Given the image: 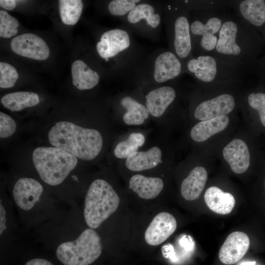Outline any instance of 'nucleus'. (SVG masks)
Masks as SVG:
<instances>
[{
	"label": "nucleus",
	"mask_w": 265,
	"mask_h": 265,
	"mask_svg": "<svg viewBox=\"0 0 265 265\" xmlns=\"http://www.w3.org/2000/svg\"><path fill=\"white\" fill-rule=\"evenodd\" d=\"M48 138L54 147L61 149L84 160L94 159L103 147L101 133L67 121H60L52 127Z\"/></svg>",
	"instance_id": "nucleus-1"
},
{
	"label": "nucleus",
	"mask_w": 265,
	"mask_h": 265,
	"mask_svg": "<svg viewBox=\"0 0 265 265\" xmlns=\"http://www.w3.org/2000/svg\"><path fill=\"white\" fill-rule=\"evenodd\" d=\"M32 160L40 178L53 186L61 184L78 163L76 157L56 147L36 148Z\"/></svg>",
	"instance_id": "nucleus-2"
},
{
	"label": "nucleus",
	"mask_w": 265,
	"mask_h": 265,
	"mask_svg": "<svg viewBox=\"0 0 265 265\" xmlns=\"http://www.w3.org/2000/svg\"><path fill=\"white\" fill-rule=\"evenodd\" d=\"M120 198L111 186L103 179L90 185L84 202L83 216L87 226L96 229L117 209Z\"/></svg>",
	"instance_id": "nucleus-3"
},
{
	"label": "nucleus",
	"mask_w": 265,
	"mask_h": 265,
	"mask_svg": "<svg viewBox=\"0 0 265 265\" xmlns=\"http://www.w3.org/2000/svg\"><path fill=\"white\" fill-rule=\"evenodd\" d=\"M102 251L101 237L89 228L75 240L61 243L56 249V255L64 265H89L100 256Z\"/></svg>",
	"instance_id": "nucleus-4"
},
{
	"label": "nucleus",
	"mask_w": 265,
	"mask_h": 265,
	"mask_svg": "<svg viewBox=\"0 0 265 265\" xmlns=\"http://www.w3.org/2000/svg\"><path fill=\"white\" fill-rule=\"evenodd\" d=\"M10 47L15 53L35 60H46L50 55V50L45 41L32 33H24L14 37Z\"/></svg>",
	"instance_id": "nucleus-5"
},
{
	"label": "nucleus",
	"mask_w": 265,
	"mask_h": 265,
	"mask_svg": "<svg viewBox=\"0 0 265 265\" xmlns=\"http://www.w3.org/2000/svg\"><path fill=\"white\" fill-rule=\"evenodd\" d=\"M175 218L167 212L157 214L146 229L144 238L149 245H158L165 241L175 231Z\"/></svg>",
	"instance_id": "nucleus-6"
},
{
	"label": "nucleus",
	"mask_w": 265,
	"mask_h": 265,
	"mask_svg": "<svg viewBox=\"0 0 265 265\" xmlns=\"http://www.w3.org/2000/svg\"><path fill=\"white\" fill-rule=\"evenodd\" d=\"M43 191V187L37 180L22 178L15 183L13 196L18 206L25 211L31 209L38 202Z\"/></svg>",
	"instance_id": "nucleus-7"
},
{
	"label": "nucleus",
	"mask_w": 265,
	"mask_h": 265,
	"mask_svg": "<svg viewBox=\"0 0 265 265\" xmlns=\"http://www.w3.org/2000/svg\"><path fill=\"white\" fill-rule=\"evenodd\" d=\"M250 240L244 233L236 231L226 238L219 252L220 261L225 265H233L240 260L247 252Z\"/></svg>",
	"instance_id": "nucleus-8"
},
{
	"label": "nucleus",
	"mask_w": 265,
	"mask_h": 265,
	"mask_svg": "<svg viewBox=\"0 0 265 265\" xmlns=\"http://www.w3.org/2000/svg\"><path fill=\"white\" fill-rule=\"evenodd\" d=\"M235 106L233 96L223 94L200 103L194 111L195 118L204 121L226 115L231 112Z\"/></svg>",
	"instance_id": "nucleus-9"
},
{
	"label": "nucleus",
	"mask_w": 265,
	"mask_h": 265,
	"mask_svg": "<svg viewBox=\"0 0 265 265\" xmlns=\"http://www.w3.org/2000/svg\"><path fill=\"white\" fill-rule=\"evenodd\" d=\"M130 40L128 33L122 29H114L104 32L96 45L101 57L108 60L128 48Z\"/></svg>",
	"instance_id": "nucleus-10"
},
{
	"label": "nucleus",
	"mask_w": 265,
	"mask_h": 265,
	"mask_svg": "<svg viewBox=\"0 0 265 265\" xmlns=\"http://www.w3.org/2000/svg\"><path fill=\"white\" fill-rule=\"evenodd\" d=\"M223 157L236 174L245 172L250 165V153L246 144L240 139H234L223 149Z\"/></svg>",
	"instance_id": "nucleus-11"
},
{
	"label": "nucleus",
	"mask_w": 265,
	"mask_h": 265,
	"mask_svg": "<svg viewBox=\"0 0 265 265\" xmlns=\"http://www.w3.org/2000/svg\"><path fill=\"white\" fill-rule=\"evenodd\" d=\"M238 32V26L236 22L229 20L222 23L215 47L216 51L228 56H239L241 53L242 48L237 43Z\"/></svg>",
	"instance_id": "nucleus-12"
},
{
	"label": "nucleus",
	"mask_w": 265,
	"mask_h": 265,
	"mask_svg": "<svg viewBox=\"0 0 265 265\" xmlns=\"http://www.w3.org/2000/svg\"><path fill=\"white\" fill-rule=\"evenodd\" d=\"M222 25L220 18L212 17L205 23L198 20L194 21L191 25L190 30L193 34L201 36L200 45L202 48L206 51H211L215 49L218 40L215 34L219 32Z\"/></svg>",
	"instance_id": "nucleus-13"
},
{
	"label": "nucleus",
	"mask_w": 265,
	"mask_h": 265,
	"mask_svg": "<svg viewBox=\"0 0 265 265\" xmlns=\"http://www.w3.org/2000/svg\"><path fill=\"white\" fill-rule=\"evenodd\" d=\"M175 97L176 92L170 86H162L151 91L145 96L149 114L156 117L161 116Z\"/></svg>",
	"instance_id": "nucleus-14"
},
{
	"label": "nucleus",
	"mask_w": 265,
	"mask_h": 265,
	"mask_svg": "<svg viewBox=\"0 0 265 265\" xmlns=\"http://www.w3.org/2000/svg\"><path fill=\"white\" fill-rule=\"evenodd\" d=\"M181 67L180 61L173 53H163L155 60L154 79L159 83L173 79L180 74Z\"/></svg>",
	"instance_id": "nucleus-15"
},
{
	"label": "nucleus",
	"mask_w": 265,
	"mask_h": 265,
	"mask_svg": "<svg viewBox=\"0 0 265 265\" xmlns=\"http://www.w3.org/2000/svg\"><path fill=\"white\" fill-rule=\"evenodd\" d=\"M163 186V181L157 177H147L136 174L132 176L129 181V188L144 199H152L157 197Z\"/></svg>",
	"instance_id": "nucleus-16"
},
{
	"label": "nucleus",
	"mask_w": 265,
	"mask_h": 265,
	"mask_svg": "<svg viewBox=\"0 0 265 265\" xmlns=\"http://www.w3.org/2000/svg\"><path fill=\"white\" fill-rule=\"evenodd\" d=\"M207 179L208 174L205 168L197 166L193 168L182 183V196L188 201L197 199L206 185Z\"/></svg>",
	"instance_id": "nucleus-17"
},
{
	"label": "nucleus",
	"mask_w": 265,
	"mask_h": 265,
	"mask_svg": "<svg viewBox=\"0 0 265 265\" xmlns=\"http://www.w3.org/2000/svg\"><path fill=\"white\" fill-rule=\"evenodd\" d=\"M162 152L157 146L145 151L137 152L127 158L125 164L127 168L133 171H141L156 167L161 162Z\"/></svg>",
	"instance_id": "nucleus-18"
},
{
	"label": "nucleus",
	"mask_w": 265,
	"mask_h": 265,
	"mask_svg": "<svg viewBox=\"0 0 265 265\" xmlns=\"http://www.w3.org/2000/svg\"><path fill=\"white\" fill-rule=\"evenodd\" d=\"M204 199L211 210L221 214L230 213L235 205V199L232 194L224 192L216 186H212L207 189Z\"/></svg>",
	"instance_id": "nucleus-19"
},
{
	"label": "nucleus",
	"mask_w": 265,
	"mask_h": 265,
	"mask_svg": "<svg viewBox=\"0 0 265 265\" xmlns=\"http://www.w3.org/2000/svg\"><path fill=\"white\" fill-rule=\"evenodd\" d=\"M187 67L197 79L204 82L212 81L217 74L216 60L208 55H200L196 58L190 59Z\"/></svg>",
	"instance_id": "nucleus-20"
},
{
	"label": "nucleus",
	"mask_w": 265,
	"mask_h": 265,
	"mask_svg": "<svg viewBox=\"0 0 265 265\" xmlns=\"http://www.w3.org/2000/svg\"><path fill=\"white\" fill-rule=\"evenodd\" d=\"M229 122V118L227 115L201 121L192 128L190 132L191 138L196 142L204 141L224 130Z\"/></svg>",
	"instance_id": "nucleus-21"
},
{
	"label": "nucleus",
	"mask_w": 265,
	"mask_h": 265,
	"mask_svg": "<svg viewBox=\"0 0 265 265\" xmlns=\"http://www.w3.org/2000/svg\"><path fill=\"white\" fill-rule=\"evenodd\" d=\"M73 84L79 89H90L98 83V74L91 69L83 61H75L71 67Z\"/></svg>",
	"instance_id": "nucleus-22"
},
{
	"label": "nucleus",
	"mask_w": 265,
	"mask_h": 265,
	"mask_svg": "<svg viewBox=\"0 0 265 265\" xmlns=\"http://www.w3.org/2000/svg\"><path fill=\"white\" fill-rule=\"evenodd\" d=\"M174 31V45L176 53L179 57L186 58L191 50L189 26L186 17L180 16L176 20Z\"/></svg>",
	"instance_id": "nucleus-23"
},
{
	"label": "nucleus",
	"mask_w": 265,
	"mask_h": 265,
	"mask_svg": "<svg viewBox=\"0 0 265 265\" xmlns=\"http://www.w3.org/2000/svg\"><path fill=\"white\" fill-rule=\"evenodd\" d=\"M2 105L12 111H19L38 105V95L34 92L20 91L7 94L1 99Z\"/></svg>",
	"instance_id": "nucleus-24"
},
{
	"label": "nucleus",
	"mask_w": 265,
	"mask_h": 265,
	"mask_svg": "<svg viewBox=\"0 0 265 265\" xmlns=\"http://www.w3.org/2000/svg\"><path fill=\"white\" fill-rule=\"evenodd\" d=\"M120 103L121 106L127 110L123 117L126 124L141 125L148 118L149 113L147 107L133 98L129 96L125 97L121 99Z\"/></svg>",
	"instance_id": "nucleus-25"
},
{
	"label": "nucleus",
	"mask_w": 265,
	"mask_h": 265,
	"mask_svg": "<svg viewBox=\"0 0 265 265\" xmlns=\"http://www.w3.org/2000/svg\"><path fill=\"white\" fill-rule=\"evenodd\" d=\"M240 14L252 25L260 26L265 23V1L245 0L239 3Z\"/></svg>",
	"instance_id": "nucleus-26"
},
{
	"label": "nucleus",
	"mask_w": 265,
	"mask_h": 265,
	"mask_svg": "<svg viewBox=\"0 0 265 265\" xmlns=\"http://www.w3.org/2000/svg\"><path fill=\"white\" fill-rule=\"evenodd\" d=\"M145 139L143 134L139 132H132L128 138L119 142L115 148L114 154L119 159H127L133 155L139 147L145 143Z\"/></svg>",
	"instance_id": "nucleus-27"
},
{
	"label": "nucleus",
	"mask_w": 265,
	"mask_h": 265,
	"mask_svg": "<svg viewBox=\"0 0 265 265\" xmlns=\"http://www.w3.org/2000/svg\"><path fill=\"white\" fill-rule=\"evenodd\" d=\"M59 12L62 22L67 25H74L78 22L83 5L81 0H59Z\"/></svg>",
	"instance_id": "nucleus-28"
},
{
	"label": "nucleus",
	"mask_w": 265,
	"mask_h": 265,
	"mask_svg": "<svg viewBox=\"0 0 265 265\" xmlns=\"http://www.w3.org/2000/svg\"><path fill=\"white\" fill-rule=\"evenodd\" d=\"M154 11L152 6L142 3L136 6L129 12L128 20L132 24H135L142 19H145L151 27L156 28L160 23V17Z\"/></svg>",
	"instance_id": "nucleus-29"
},
{
	"label": "nucleus",
	"mask_w": 265,
	"mask_h": 265,
	"mask_svg": "<svg viewBox=\"0 0 265 265\" xmlns=\"http://www.w3.org/2000/svg\"><path fill=\"white\" fill-rule=\"evenodd\" d=\"M19 23L16 18L6 11L0 10V36L11 38L18 32Z\"/></svg>",
	"instance_id": "nucleus-30"
},
{
	"label": "nucleus",
	"mask_w": 265,
	"mask_h": 265,
	"mask_svg": "<svg viewBox=\"0 0 265 265\" xmlns=\"http://www.w3.org/2000/svg\"><path fill=\"white\" fill-rule=\"evenodd\" d=\"M19 78L18 72L12 65L6 62H0V87H12Z\"/></svg>",
	"instance_id": "nucleus-31"
},
{
	"label": "nucleus",
	"mask_w": 265,
	"mask_h": 265,
	"mask_svg": "<svg viewBox=\"0 0 265 265\" xmlns=\"http://www.w3.org/2000/svg\"><path fill=\"white\" fill-rule=\"evenodd\" d=\"M139 0H114L108 5L109 12L113 15L122 16L132 10Z\"/></svg>",
	"instance_id": "nucleus-32"
},
{
	"label": "nucleus",
	"mask_w": 265,
	"mask_h": 265,
	"mask_svg": "<svg viewBox=\"0 0 265 265\" xmlns=\"http://www.w3.org/2000/svg\"><path fill=\"white\" fill-rule=\"evenodd\" d=\"M248 102L250 106L258 111L261 123L265 127V94L251 93Z\"/></svg>",
	"instance_id": "nucleus-33"
},
{
	"label": "nucleus",
	"mask_w": 265,
	"mask_h": 265,
	"mask_svg": "<svg viewBox=\"0 0 265 265\" xmlns=\"http://www.w3.org/2000/svg\"><path fill=\"white\" fill-rule=\"evenodd\" d=\"M16 124L14 119L8 114L0 112V137L6 138L13 135L16 131Z\"/></svg>",
	"instance_id": "nucleus-34"
},
{
	"label": "nucleus",
	"mask_w": 265,
	"mask_h": 265,
	"mask_svg": "<svg viewBox=\"0 0 265 265\" xmlns=\"http://www.w3.org/2000/svg\"><path fill=\"white\" fill-rule=\"evenodd\" d=\"M6 229V217L5 208L0 200V235H1Z\"/></svg>",
	"instance_id": "nucleus-35"
},
{
	"label": "nucleus",
	"mask_w": 265,
	"mask_h": 265,
	"mask_svg": "<svg viewBox=\"0 0 265 265\" xmlns=\"http://www.w3.org/2000/svg\"><path fill=\"white\" fill-rule=\"evenodd\" d=\"M25 265H53L51 262L44 259L35 258L27 262Z\"/></svg>",
	"instance_id": "nucleus-36"
},
{
	"label": "nucleus",
	"mask_w": 265,
	"mask_h": 265,
	"mask_svg": "<svg viewBox=\"0 0 265 265\" xmlns=\"http://www.w3.org/2000/svg\"><path fill=\"white\" fill-rule=\"evenodd\" d=\"M16 1L14 0H0V5L6 10H12L16 6Z\"/></svg>",
	"instance_id": "nucleus-37"
},
{
	"label": "nucleus",
	"mask_w": 265,
	"mask_h": 265,
	"mask_svg": "<svg viewBox=\"0 0 265 265\" xmlns=\"http://www.w3.org/2000/svg\"><path fill=\"white\" fill-rule=\"evenodd\" d=\"M256 262H246L242 263L240 265H255Z\"/></svg>",
	"instance_id": "nucleus-38"
}]
</instances>
